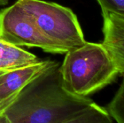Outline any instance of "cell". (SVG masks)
Segmentation results:
<instances>
[{"instance_id": "obj_1", "label": "cell", "mask_w": 124, "mask_h": 123, "mask_svg": "<svg viewBox=\"0 0 124 123\" xmlns=\"http://www.w3.org/2000/svg\"><path fill=\"white\" fill-rule=\"evenodd\" d=\"M60 67L53 61L25 86L0 113V123H59L87 109L94 101L67 91Z\"/></svg>"}, {"instance_id": "obj_2", "label": "cell", "mask_w": 124, "mask_h": 123, "mask_svg": "<svg viewBox=\"0 0 124 123\" xmlns=\"http://www.w3.org/2000/svg\"><path fill=\"white\" fill-rule=\"evenodd\" d=\"M60 70L64 88L84 97L110 85L119 74L102 43L87 41L65 54Z\"/></svg>"}, {"instance_id": "obj_3", "label": "cell", "mask_w": 124, "mask_h": 123, "mask_svg": "<svg viewBox=\"0 0 124 123\" xmlns=\"http://www.w3.org/2000/svg\"><path fill=\"white\" fill-rule=\"evenodd\" d=\"M16 3L64 54L86 42L79 21L70 8L43 0H17Z\"/></svg>"}, {"instance_id": "obj_4", "label": "cell", "mask_w": 124, "mask_h": 123, "mask_svg": "<svg viewBox=\"0 0 124 123\" xmlns=\"http://www.w3.org/2000/svg\"><path fill=\"white\" fill-rule=\"evenodd\" d=\"M0 38L15 46L38 48L51 54H64L41 32L31 17L16 2L0 11Z\"/></svg>"}, {"instance_id": "obj_5", "label": "cell", "mask_w": 124, "mask_h": 123, "mask_svg": "<svg viewBox=\"0 0 124 123\" xmlns=\"http://www.w3.org/2000/svg\"><path fill=\"white\" fill-rule=\"evenodd\" d=\"M103 16L102 44L112 58L119 74H124V18L102 12Z\"/></svg>"}, {"instance_id": "obj_6", "label": "cell", "mask_w": 124, "mask_h": 123, "mask_svg": "<svg viewBox=\"0 0 124 123\" xmlns=\"http://www.w3.org/2000/svg\"><path fill=\"white\" fill-rule=\"evenodd\" d=\"M53 61L45 60L6 70L0 75V99L20 92Z\"/></svg>"}, {"instance_id": "obj_7", "label": "cell", "mask_w": 124, "mask_h": 123, "mask_svg": "<svg viewBox=\"0 0 124 123\" xmlns=\"http://www.w3.org/2000/svg\"><path fill=\"white\" fill-rule=\"evenodd\" d=\"M40 61L21 47L7 43L0 38V70H8Z\"/></svg>"}, {"instance_id": "obj_8", "label": "cell", "mask_w": 124, "mask_h": 123, "mask_svg": "<svg viewBox=\"0 0 124 123\" xmlns=\"http://www.w3.org/2000/svg\"><path fill=\"white\" fill-rule=\"evenodd\" d=\"M59 123H115L105 107L94 102L82 113Z\"/></svg>"}, {"instance_id": "obj_9", "label": "cell", "mask_w": 124, "mask_h": 123, "mask_svg": "<svg viewBox=\"0 0 124 123\" xmlns=\"http://www.w3.org/2000/svg\"><path fill=\"white\" fill-rule=\"evenodd\" d=\"M115 123H124V76L115 96L105 107Z\"/></svg>"}, {"instance_id": "obj_10", "label": "cell", "mask_w": 124, "mask_h": 123, "mask_svg": "<svg viewBox=\"0 0 124 123\" xmlns=\"http://www.w3.org/2000/svg\"><path fill=\"white\" fill-rule=\"evenodd\" d=\"M102 12L113 13L124 18V0H97Z\"/></svg>"}, {"instance_id": "obj_11", "label": "cell", "mask_w": 124, "mask_h": 123, "mask_svg": "<svg viewBox=\"0 0 124 123\" xmlns=\"http://www.w3.org/2000/svg\"><path fill=\"white\" fill-rule=\"evenodd\" d=\"M8 2V0H0V6L4 5Z\"/></svg>"}, {"instance_id": "obj_12", "label": "cell", "mask_w": 124, "mask_h": 123, "mask_svg": "<svg viewBox=\"0 0 124 123\" xmlns=\"http://www.w3.org/2000/svg\"><path fill=\"white\" fill-rule=\"evenodd\" d=\"M5 71H6V70H0V75H1V74H2L3 72H4Z\"/></svg>"}]
</instances>
